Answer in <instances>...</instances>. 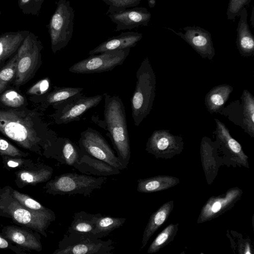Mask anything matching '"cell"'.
Listing matches in <instances>:
<instances>
[{"label": "cell", "instance_id": "ab89813d", "mask_svg": "<svg viewBox=\"0 0 254 254\" xmlns=\"http://www.w3.org/2000/svg\"><path fill=\"white\" fill-rule=\"evenodd\" d=\"M50 86L49 78H45L32 86L27 91V94L37 95L45 94L49 90Z\"/></svg>", "mask_w": 254, "mask_h": 254}, {"label": "cell", "instance_id": "74e56055", "mask_svg": "<svg viewBox=\"0 0 254 254\" xmlns=\"http://www.w3.org/2000/svg\"><path fill=\"white\" fill-rule=\"evenodd\" d=\"M0 155L11 157H26L28 154L21 151L6 140L0 137Z\"/></svg>", "mask_w": 254, "mask_h": 254}, {"label": "cell", "instance_id": "8fae6325", "mask_svg": "<svg viewBox=\"0 0 254 254\" xmlns=\"http://www.w3.org/2000/svg\"><path fill=\"white\" fill-rule=\"evenodd\" d=\"M184 148L183 137L167 129L156 130L148 139L145 150L156 158H169L180 154Z\"/></svg>", "mask_w": 254, "mask_h": 254}, {"label": "cell", "instance_id": "9a60e30c", "mask_svg": "<svg viewBox=\"0 0 254 254\" xmlns=\"http://www.w3.org/2000/svg\"><path fill=\"white\" fill-rule=\"evenodd\" d=\"M241 193V190L239 189H232L224 196L210 198L202 208L198 223L214 218L230 208L238 200Z\"/></svg>", "mask_w": 254, "mask_h": 254}, {"label": "cell", "instance_id": "8d00e7d4", "mask_svg": "<svg viewBox=\"0 0 254 254\" xmlns=\"http://www.w3.org/2000/svg\"><path fill=\"white\" fill-rule=\"evenodd\" d=\"M251 0H229L226 15L228 20L234 21L239 16L242 9L248 4Z\"/></svg>", "mask_w": 254, "mask_h": 254}, {"label": "cell", "instance_id": "6da1fadb", "mask_svg": "<svg viewBox=\"0 0 254 254\" xmlns=\"http://www.w3.org/2000/svg\"><path fill=\"white\" fill-rule=\"evenodd\" d=\"M104 122L109 136L124 169L130 158V147L124 103L118 96L104 93Z\"/></svg>", "mask_w": 254, "mask_h": 254}, {"label": "cell", "instance_id": "f1b7e54d", "mask_svg": "<svg viewBox=\"0 0 254 254\" xmlns=\"http://www.w3.org/2000/svg\"><path fill=\"white\" fill-rule=\"evenodd\" d=\"M216 129L215 131L218 137L232 153L240 159L245 160L247 158L244 154L240 144L233 138L229 129L223 123L215 119Z\"/></svg>", "mask_w": 254, "mask_h": 254}, {"label": "cell", "instance_id": "d6a6232c", "mask_svg": "<svg viewBox=\"0 0 254 254\" xmlns=\"http://www.w3.org/2000/svg\"><path fill=\"white\" fill-rule=\"evenodd\" d=\"M7 188L11 195L26 208L35 211H47L51 210L29 195L14 190L9 186H7Z\"/></svg>", "mask_w": 254, "mask_h": 254}, {"label": "cell", "instance_id": "44dd1931", "mask_svg": "<svg viewBox=\"0 0 254 254\" xmlns=\"http://www.w3.org/2000/svg\"><path fill=\"white\" fill-rule=\"evenodd\" d=\"M233 90L231 85L221 84L213 87L205 97V104L210 114L220 112Z\"/></svg>", "mask_w": 254, "mask_h": 254}, {"label": "cell", "instance_id": "e0dca14e", "mask_svg": "<svg viewBox=\"0 0 254 254\" xmlns=\"http://www.w3.org/2000/svg\"><path fill=\"white\" fill-rule=\"evenodd\" d=\"M143 34L137 32H122L116 36L108 38L89 52L93 55L107 51L119 50L135 46L142 38Z\"/></svg>", "mask_w": 254, "mask_h": 254}, {"label": "cell", "instance_id": "52a82bcc", "mask_svg": "<svg viewBox=\"0 0 254 254\" xmlns=\"http://www.w3.org/2000/svg\"><path fill=\"white\" fill-rule=\"evenodd\" d=\"M115 248L111 239L103 241L90 233H67L53 254H112Z\"/></svg>", "mask_w": 254, "mask_h": 254}, {"label": "cell", "instance_id": "ac0fdd59", "mask_svg": "<svg viewBox=\"0 0 254 254\" xmlns=\"http://www.w3.org/2000/svg\"><path fill=\"white\" fill-rule=\"evenodd\" d=\"M237 28L236 45L240 54L250 57L254 53V38L248 23V11L245 7L241 10Z\"/></svg>", "mask_w": 254, "mask_h": 254}, {"label": "cell", "instance_id": "4fadbf2b", "mask_svg": "<svg viewBox=\"0 0 254 254\" xmlns=\"http://www.w3.org/2000/svg\"><path fill=\"white\" fill-rule=\"evenodd\" d=\"M104 95L85 96L82 95L73 100L67 105L58 109L56 122L58 124H66L79 121L87 111L95 107L101 102Z\"/></svg>", "mask_w": 254, "mask_h": 254}, {"label": "cell", "instance_id": "d4e9b609", "mask_svg": "<svg viewBox=\"0 0 254 254\" xmlns=\"http://www.w3.org/2000/svg\"><path fill=\"white\" fill-rule=\"evenodd\" d=\"M83 88L80 87H57L48 95L46 102L48 104L53 105L59 109L83 95Z\"/></svg>", "mask_w": 254, "mask_h": 254}, {"label": "cell", "instance_id": "3957f363", "mask_svg": "<svg viewBox=\"0 0 254 254\" xmlns=\"http://www.w3.org/2000/svg\"><path fill=\"white\" fill-rule=\"evenodd\" d=\"M135 90L130 100L134 124L138 127L152 110L155 96L156 76L149 59L142 61L136 73Z\"/></svg>", "mask_w": 254, "mask_h": 254}, {"label": "cell", "instance_id": "60d3db41", "mask_svg": "<svg viewBox=\"0 0 254 254\" xmlns=\"http://www.w3.org/2000/svg\"><path fill=\"white\" fill-rule=\"evenodd\" d=\"M8 248H9V241H7V239L0 233V249H6Z\"/></svg>", "mask_w": 254, "mask_h": 254}, {"label": "cell", "instance_id": "cb8c5ba5", "mask_svg": "<svg viewBox=\"0 0 254 254\" xmlns=\"http://www.w3.org/2000/svg\"><path fill=\"white\" fill-rule=\"evenodd\" d=\"M179 183L178 178L168 176H158L137 180V190L149 193L167 189Z\"/></svg>", "mask_w": 254, "mask_h": 254}, {"label": "cell", "instance_id": "2e32d148", "mask_svg": "<svg viewBox=\"0 0 254 254\" xmlns=\"http://www.w3.org/2000/svg\"><path fill=\"white\" fill-rule=\"evenodd\" d=\"M1 234L7 240L25 250L40 252L42 249L40 235L36 236L31 230L15 226H6L3 227Z\"/></svg>", "mask_w": 254, "mask_h": 254}, {"label": "cell", "instance_id": "7bdbcfd3", "mask_svg": "<svg viewBox=\"0 0 254 254\" xmlns=\"http://www.w3.org/2000/svg\"><path fill=\"white\" fill-rule=\"evenodd\" d=\"M0 14H1V11H0Z\"/></svg>", "mask_w": 254, "mask_h": 254}, {"label": "cell", "instance_id": "7c38bea8", "mask_svg": "<svg viewBox=\"0 0 254 254\" xmlns=\"http://www.w3.org/2000/svg\"><path fill=\"white\" fill-rule=\"evenodd\" d=\"M185 41L188 43L202 58L211 60L215 51L210 33L197 26H187L183 28L184 32H176L169 28Z\"/></svg>", "mask_w": 254, "mask_h": 254}, {"label": "cell", "instance_id": "4dcf8cb0", "mask_svg": "<svg viewBox=\"0 0 254 254\" xmlns=\"http://www.w3.org/2000/svg\"><path fill=\"white\" fill-rule=\"evenodd\" d=\"M177 229L178 224H170L153 241L148 249L147 253L152 254L159 251L174 237Z\"/></svg>", "mask_w": 254, "mask_h": 254}, {"label": "cell", "instance_id": "d6986e66", "mask_svg": "<svg viewBox=\"0 0 254 254\" xmlns=\"http://www.w3.org/2000/svg\"><path fill=\"white\" fill-rule=\"evenodd\" d=\"M76 169L82 174L99 176L115 175L121 173L117 168L87 155H83Z\"/></svg>", "mask_w": 254, "mask_h": 254}, {"label": "cell", "instance_id": "f35d334b", "mask_svg": "<svg viewBox=\"0 0 254 254\" xmlns=\"http://www.w3.org/2000/svg\"><path fill=\"white\" fill-rule=\"evenodd\" d=\"M2 157L4 167L8 168H20L21 169L28 168V166L33 164L30 160L23 159L22 157L2 155Z\"/></svg>", "mask_w": 254, "mask_h": 254}, {"label": "cell", "instance_id": "1f68e13d", "mask_svg": "<svg viewBox=\"0 0 254 254\" xmlns=\"http://www.w3.org/2000/svg\"><path fill=\"white\" fill-rule=\"evenodd\" d=\"M109 6L106 14L120 12L126 10L128 8L134 7L138 5L142 0H102ZM148 1V6L150 8L154 7L155 0H146Z\"/></svg>", "mask_w": 254, "mask_h": 254}, {"label": "cell", "instance_id": "83f0119b", "mask_svg": "<svg viewBox=\"0 0 254 254\" xmlns=\"http://www.w3.org/2000/svg\"><path fill=\"white\" fill-rule=\"evenodd\" d=\"M241 99L243 103L242 126L245 131L254 137V97L247 90H244Z\"/></svg>", "mask_w": 254, "mask_h": 254}, {"label": "cell", "instance_id": "30bf717a", "mask_svg": "<svg viewBox=\"0 0 254 254\" xmlns=\"http://www.w3.org/2000/svg\"><path fill=\"white\" fill-rule=\"evenodd\" d=\"M42 49L38 37L30 32L16 53L18 59L15 81L16 85L22 84L30 78L39 62Z\"/></svg>", "mask_w": 254, "mask_h": 254}, {"label": "cell", "instance_id": "ba28073f", "mask_svg": "<svg viewBox=\"0 0 254 254\" xmlns=\"http://www.w3.org/2000/svg\"><path fill=\"white\" fill-rule=\"evenodd\" d=\"M130 48L107 51L90 55L69 68V72L78 74L101 73L113 70L122 65L129 55Z\"/></svg>", "mask_w": 254, "mask_h": 254}, {"label": "cell", "instance_id": "ffe728a7", "mask_svg": "<svg viewBox=\"0 0 254 254\" xmlns=\"http://www.w3.org/2000/svg\"><path fill=\"white\" fill-rule=\"evenodd\" d=\"M53 172L51 167L45 165L35 169H30L28 167L23 168L16 172L15 183L19 187H21L46 182L51 178Z\"/></svg>", "mask_w": 254, "mask_h": 254}, {"label": "cell", "instance_id": "603a6c76", "mask_svg": "<svg viewBox=\"0 0 254 254\" xmlns=\"http://www.w3.org/2000/svg\"><path fill=\"white\" fill-rule=\"evenodd\" d=\"M29 31L7 32L0 35V63L17 51Z\"/></svg>", "mask_w": 254, "mask_h": 254}, {"label": "cell", "instance_id": "484cf974", "mask_svg": "<svg viewBox=\"0 0 254 254\" xmlns=\"http://www.w3.org/2000/svg\"><path fill=\"white\" fill-rule=\"evenodd\" d=\"M102 215L100 213L90 214L83 211L75 213L67 233H91Z\"/></svg>", "mask_w": 254, "mask_h": 254}, {"label": "cell", "instance_id": "277c9868", "mask_svg": "<svg viewBox=\"0 0 254 254\" xmlns=\"http://www.w3.org/2000/svg\"><path fill=\"white\" fill-rule=\"evenodd\" d=\"M0 131L19 146L37 151L40 138L28 115L12 110H0Z\"/></svg>", "mask_w": 254, "mask_h": 254}, {"label": "cell", "instance_id": "5bb4252c", "mask_svg": "<svg viewBox=\"0 0 254 254\" xmlns=\"http://www.w3.org/2000/svg\"><path fill=\"white\" fill-rule=\"evenodd\" d=\"M111 20L116 24L114 31L131 30L139 26H146L151 14L145 7H134L120 12L108 14Z\"/></svg>", "mask_w": 254, "mask_h": 254}, {"label": "cell", "instance_id": "5b68a950", "mask_svg": "<svg viewBox=\"0 0 254 254\" xmlns=\"http://www.w3.org/2000/svg\"><path fill=\"white\" fill-rule=\"evenodd\" d=\"M106 180L105 176L96 178L85 174L67 173L56 176L46 183L44 188L47 193L53 195L81 194L86 196L101 188Z\"/></svg>", "mask_w": 254, "mask_h": 254}, {"label": "cell", "instance_id": "9c48e42d", "mask_svg": "<svg viewBox=\"0 0 254 254\" xmlns=\"http://www.w3.org/2000/svg\"><path fill=\"white\" fill-rule=\"evenodd\" d=\"M78 144L83 155L101 160L121 171L124 169L108 142L95 129L88 127L81 132Z\"/></svg>", "mask_w": 254, "mask_h": 254}, {"label": "cell", "instance_id": "d590c367", "mask_svg": "<svg viewBox=\"0 0 254 254\" xmlns=\"http://www.w3.org/2000/svg\"><path fill=\"white\" fill-rule=\"evenodd\" d=\"M44 0H18V6L26 14L38 15Z\"/></svg>", "mask_w": 254, "mask_h": 254}, {"label": "cell", "instance_id": "b9f144b4", "mask_svg": "<svg viewBox=\"0 0 254 254\" xmlns=\"http://www.w3.org/2000/svg\"><path fill=\"white\" fill-rule=\"evenodd\" d=\"M250 22L252 27L254 26V7H253L251 12V16L250 18Z\"/></svg>", "mask_w": 254, "mask_h": 254}, {"label": "cell", "instance_id": "7a4b0ae2", "mask_svg": "<svg viewBox=\"0 0 254 254\" xmlns=\"http://www.w3.org/2000/svg\"><path fill=\"white\" fill-rule=\"evenodd\" d=\"M0 216L10 218L18 224L32 229L47 237L46 230L56 215L52 210L47 211L29 209L16 200L7 186L0 188Z\"/></svg>", "mask_w": 254, "mask_h": 254}, {"label": "cell", "instance_id": "e575fe53", "mask_svg": "<svg viewBox=\"0 0 254 254\" xmlns=\"http://www.w3.org/2000/svg\"><path fill=\"white\" fill-rule=\"evenodd\" d=\"M1 102L5 106L17 108L24 103V98L19 93L13 90L5 92L0 98Z\"/></svg>", "mask_w": 254, "mask_h": 254}, {"label": "cell", "instance_id": "f546056e", "mask_svg": "<svg viewBox=\"0 0 254 254\" xmlns=\"http://www.w3.org/2000/svg\"><path fill=\"white\" fill-rule=\"evenodd\" d=\"M126 220L125 218L102 215L97 221L94 229L90 234L97 238H103L114 230L122 226Z\"/></svg>", "mask_w": 254, "mask_h": 254}, {"label": "cell", "instance_id": "7402d4cb", "mask_svg": "<svg viewBox=\"0 0 254 254\" xmlns=\"http://www.w3.org/2000/svg\"><path fill=\"white\" fill-rule=\"evenodd\" d=\"M173 206V201L166 202L151 215L143 232L141 249L145 247L151 237L164 223Z\"/></svg>", "mask_w": 254, "mask_h": 254}, {"label": "cell", "instance_id": "4316f807", "mask_svg": "<svg viewBox=\"0 0 254 254\" xmlns=\"http://www.w3.org/2000/svg\"><path fill=\"white\" fill-rule=\"evenodd\" d=\"M83 156V154L79 146L70 139L64 138L60 152L56 158L62 164L76 169Z\"/></svg>", "mask_w": 254, "mask_h": 254}, {"label": "cell", "instance_id": "8992f818", "mask_svg": "<svg viewBox=\"0 0 254 254\" xmlns=\"http://www.w3.org/2000/svg\"><path fill=\"white\" fill-rule=\"evenodd\" d=\"M74 10L68 0H59L48 25L54 53L65 47L73 32Z\"/></svg>", "mask_w": 254, "mask_h": 254}, {"label": "cell", "instance_id": "836d02e7", "mask_svg": "<svg viewBox=\"0 0 254 254\" xmlns=\"http://www.w3.org/2000/svg\"><path fill=\"white\" fill-rule=\"evenodd\" d=\"M17 54L0 70V93L5 88L7 84L16 74L17 65Z\"/></svg>", "mask_w": 254, "mask_h": 254}]
</instances>
